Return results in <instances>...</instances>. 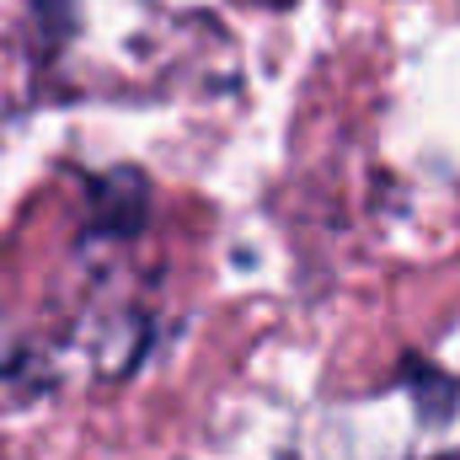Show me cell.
<instances>
[{"mask_svg": "<svg viewBox=\"0 0 460 460\" xmlns=\"http://www.w3.org/2000/svg\"><path fill=\"white\" fill-rule=\"evenodd\" d=\"M97 220L113 235H134V230L145 226V182H139V172L102 177V188H97Z\"/></svg>", "mask_w": 460, "mask_h": 460, "instance_id": "6da1fadb", "label": "cell"}]
</instances>
